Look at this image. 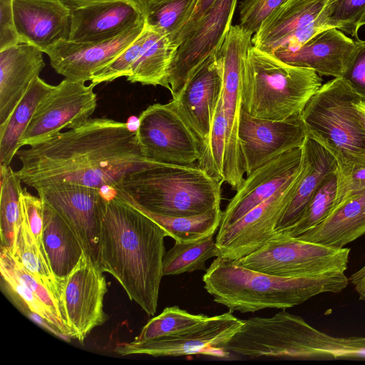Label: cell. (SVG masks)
<instances>
[{"label": "cell", "mask_w": 365, "mask_h": 365, "mask_svg": "<svg viewBox=\"0 0 365 365\" xmlns=\"http://www.w3.org/2000/svg\"><path fill=\"white\" fill-rule=\"evenodd\" d=\"M16 155L17 175L33 188L71 183L109 189L129 173L161 163L145 156L136 130L107 118H90Z\"/></svg>", "instance_id": "6da1fadb"}, {"label": "cell", "mask_w": 365, "mask_h": 365, "mask_svg": "<svg viewBox=\"0 0 365 365\" xmlns=\"http://www.w3.org/2000/svg\"><path fill=\"white\" fill-rule=\"evenodd\" d=\"M165 237L158 224L130 203L116 195L108 200L98 267L115 277L130 300L148 316L158 308Z\"/></svg>", "instance_id": "7a4b0ae2"}, {"label": "cell", "mask_w": 365, "mask_h": 365, "mask_svg": "<svg viewBox=\"0 0 365 365\" xmlns=\"http://www.w3.org/2000/svg\"><path fill=\"white\" fill-rule=\"evenodd\" d=\"M202 281L216 303L231 312L241 313L291 308L322 293L341 292L349 282L344 272L283 277L252 270L220 257L206 269Z\"/></svg>", "instance_id": "3957f363"}, {"label": "cell", "mask_w": 365, "mask_h": 365, "mask_svg": "<svg viewBox=\"0 0 365 365\" xmlns=\"http://www.w3.org/2000/svg\"><path fill=\"white\" fill-rule=\"evenodd\" d=\"M222 184L195 163H159L128 174L113 188L120 198L152 212L188 217L220 207Z\"/></svg>", "instance_id": "277c9868"}, {"label": "cell", "mask_w": 365, "mask_h": 365, "mask_svg": "<svg viewBox=\"0 0 365 365\" xmlns=\"http://www.w3.org/2000/svg\"><path fill=\"white\" fill-rule=\"evenodd\" d=\"M322 82L314 71L252 46L244 64L242 108L256 118L285 120L300 115Z\"/></svg>", "instance_id": "5b68a950"}, {"label": "cell", "mask_w": 365, "mask_h": 365, "mask_svg": "<svg viewBox=\"0 0 365 365\" xmlns=\"http://www.w3.org/2000/svg\"><path fill=\"white\" fill-rule=\"evenodd\" d=\"M360 101L341 77L334 78L322 85L300 113L307 136L334 157L340 173L365 165V131L356 109Z\"/></svg>", "instance_id": "8992f818"}, {"label": "cell", "mask_w": 365, "mask_h": 365, "mask_svg": "<svg viewBox=\"0 0 365 365\" xmlns=\"http://www.w3.org/2000/svg\"><path fill=\"white\" fill-rule=\"evenodd\" d=\"M350 248H336L275 231L263 246L237 260V265L283 277H310L344 272Z\"/></svg>", "instance_id": "52a82bcc"}, {"label": "cell", "mask_w": 365, "mask_h": 365, "mask_svg": "<svg viewBox=\"0 0 365 365\" xmlns=\"http://www.w3.org/2000/svg\"><path fill=\"white\" fill-rule=\"evenodd\" d=\"M252 34L240 24L232 25L218 51L223 66L222 107L226 120L223 181L237 190L244 179L238 130L242 111V86L245 61L252 46Z\"/></svg>", "instance_id": "ba28073f"}, {"label": "cell", "mask_w": 365, "mask_h": 365, "mask_svg": "<svg viewBox=\"0 0 365 365\" xmlns=\"http://www.w3.org/2000/svg\"><path fill=\"white\" fill-rule=\"evenodd\" d=\"M227 312L175 333L144 341L118 343L114 351L121 356L145 354L154 357L206 354L226 357L223 347L241 328L244 320Z\"/></svg>", "instance_id": "9c48e42d"}, {"label": "cell", "mask_w": 365, "mask_h": 365, "mask_svg": "<svg viewBox=\"0 0 365 365\" xmlns=\"http://www.w3.org/2000/svg\"><path fill=\"white\" fill-rule=\"evenodd\" d=\"M136 129L145 156L153 161L180 165L197 162L202 146L173 103H154L138 118Z\"/></svg>", "instance_id": "30bf717a"}, {"label": "cell", "mask_w": 365, "mask_h": 365, "mask_svg": "<svg viewBox=\"0 0 365 365\" xmlns=\"http://www.w3.org/2000/svg\"><path fill=\"white\" fill-rule=\"evenodd\" d=\"M35 189L66 222L85 255L98 267L101 223L108 201L101 190L71 183L49 184Z\"/></svg>", "instance_id": "8fae6325"}, {"label": "cell", "mask_w": 365, "mask_h": 365, "mask_svg": "<svg viewBox=\"0 0 365 365\" xmlns=\"http://www.w3.org/2000/svg\"><path fill=\"white\" fill-rule=\"evenodd\" d=\"M65 78L37 107L24 132L20 148L33 146L56 136L64 128H73L93 113L97 96L93 83Z\"/></svg>", "instance_id": "7c38bea8"}, {"label": "cell", "mask_w": 365, "mask_h": 365, "mask_svg": "<svg viewBox=\"0 0 365 365\" xmlns=\"http://www.w3.org/2000/svg\"><path fill=\"white\" fill-rule=\"evenodd\" d=\"M108 286L103 272L83 254L63 281L59 306L71 336L83 343L91 331L108 319L103 301Z\"/></svg>", "instance_id": "4fadbf2b"}, {"label": "cell", "mask_w": 365, "mask_h": 365, "mask_svg": "<svg viewBox=\"0 0 365 365\" xmlns=\"http://www.w3.org/2000/svg\"><path fill=\"white\" fill-rule=\"evenodd\" d=\"M307 137L300 115L282 120L256 118L242 108L238 138L247 175L279 155L302 146Z\"/></svg>", "instance_id": "5bb4252c"}, {"label": "cell", "mask_w": 365, "mask_h": 365, "mask_svg": "<svg viewBox=\"0 0 365 365\" xmlns=\"http://www.w3.org/2000/svg\"><path fill=\"white\" fill-rule=\"evenodd\" d=\"M297 175L240 219L218 230L215 238L218 257L237 260L264 245L292 200Z\"/></svg>", "instance_id": "9a60e30c"}, {"label": "cell", "mask_w": 365, "mask_h": 365, "mask_svg": "<svg viewBox=\"0 0 365 365\" xmlns=\"http://www.w3.org/2000/svg\"><path fill=\"white\" fill-rule=\"evenodd\" d=\"M237 3V0H217L177 47L168 74L172 96L205 60L218 53L232 26Z\"/></svg>", "instance_id": "2e32d148"}, {"label": "cell", "mask_w": 365, "mask_h": 365, "mask_svg": "<svg viewBox=\"0 0 365 365\" xmlns=\"http://www.w3.org/2000/svg\"><path fill=\"white\" fill-rule=\"evenodd\" d=\"M71 14L68 41L101 42L145 22L138 0H64Z\"/></svg>", "instance_id": "e0dca14e"}, {"label": "cell", "mask_w": 365, "mask_h": 365, "mask_svg": "<svg viewBox=\"0 0 365 365\" xmlns=\"http://www.w3.org/2000/svg\"><path fill=\"white\" fill-rule=\"evenodd\" d=\"M222 88L223 66L217 53L192 73L170 101L198 138L202 155L208 143Z\"/></svg>", "instance_id": "ac0fdd59"}, {"label": "cell", "mask_w": 365, "mask_h": 365, "mask_svg": "<svg viewBox=\"0 0 365 365\" xmlns=\"http://www.w3.org/2000/svg\"><path fill=\"white\" fill-rule=\"evenodd\" d=\"M145 22L105 41H61L46 51L54 71L68 80L86 82L115 58L143 31Z\"/></svg>", "instance_id": "d6986e66"}, {"label": "cell", "mask_w": 365, "mask_h": 365, "mask_svg": "<svg viewBox=\"0 0 365 365\" xmlns=\"http://www.w3.org/2000/svg\"><path fill=\"white\" fill-rule=\"evenodd\" d=\"M302 147L288 151L247 175L222 211L218 230L234 223L292 181L302 165Z\"/></svg>", "instance_id": "ffe728a7"}, {"label": "cell", "mask_w": 365, "mask_h": 365, "mask_svg": "<svg viewBox=\"0 0 365 365\" xmlns=\"http://www.w3.org/2000/svg\"><path fill=\"white\" fill-rule=\"evenodd\" d=\"M14 24L23 43L42 52L70 36L71 18L64 0H13Z\"/></svg>", "instance_id": "44dd1931"}, {"label": "cell", "mask_w": 365, "mask_h": 365, "mask_svg": "<svg viewBox=\"0 0 365 365\" xmlns=\"http://www.w3.org/2000/svg\"><path fill=\"white\" fill-rule=\"evenodd\" d=\"M355 48V41L336 29H324L293 51H276L281 61L309 68L320 76L341 77Z\"/></svg>", "instance_id": "7402d4cb"}, {"label": "cell", "mask_w": 365, "mask_h": 365, "mask_svg": "<svg viewBox=\"0 0 365 365\" xmlns=\"http://www.w3.org/2000/svg\"><path fill=\"white\" fill-rule=\"evenodd\" d=\"M38 48L19 43L0 51V124L10 115L45 66Z\"/></svg>", "instance_id": "603a6c76"}, {"label": "cell", "mask_w": 365, "mask_h": 365, "mask_svg": "<svg viewBox=\"0 0 365 365\" xmlns=\"http://www.w3.org/2000/svg\"><path fill=\"white\" fill-rule=\"evenodd\" d=\"M302 165L293 196L276 226L283 231L301 217L317 190L330 173L338 168L334 157L314 140L306 137L302 146Z\"/></svg>", "instance_id": "cb8c5ba5"}, {"label": "cell", "mask_w": 365, "mask_h": 365, "mask_svg": "<svg viewBox=\"0 0 365 365\" xmlns=\"http://www.w3.org/2000/svg\"><path fill=\"white\" fill-rule=\"evenodd\" d=\"M328 0H289L264 21L252 38V46L274 53L289 37L315 21Z\"/></svg>", "instance_id": "d4e9b609"}, {"label": "cell", "mask_w": 365, "mask_h": 365, "mask_svg": "<svg viewBox=\"0 0 365 365\" xmlns=\"http://www.w3.org/2000/svg\"><path fill=\"white\" fill-rule=\"evenodd\" d=\"M364 234L365 188L345 199L321 224L297 238L343 248Z\"/></svg>", "instance_id": "484cf974"}, {"label": "cell", "mask_w": 365, "mask_h": 365, "mask_svg": "<svg viewBox=\"0 0 365 365\" xmlns=\"http://www.w3.org/2000/svg\"><path fill=\"white\" fill-rule=\"evenodd\" d=\"M43 243L53 274L63 282L77 265L84 252L68 226L45 202Z\"/></svg>", "instance_id": "4316f807"}, {"label": "cell", "mask_w": 365, "mask_h": 365, "mask_svg": "<svg viewBox=\"0 0 365 365\" xmlns=\"http://www.w3.org/2000/svg\"><path fill=\"white\" fill-rule=\"evenodd\" d=\"M55 88L39 76L30 84L9 118L0 124V165H10L20 140L42 100Z\"/></svg>", "instance_id": "83f0119b"}, {"label": "cell", "mask_w": 365, "mask_h": 365, "mask_svg": "<svg viewBox=\"0 0 365 365\" xmlns=\"http://www.w3.org/2000/svg\"><path fill=\"white\" fill-rule=\"evenodd\" d=\"M146 26L145 41L127 80L132 83L161 86L169 90L168 74L176 48L165 34Z\"/></svg>", "instance_id": "f1b7e54d"}, {"label": "cell", "mask_w": 365, "mask_h": 365, "mask_svg": "<svg viewBox=\"0 0 365 365\" xmlns=\"http://www.w3.org/2000/svg\"><path fill=\"white\" fill-rule=\"evenodd\" d=\"M129 203L154 220L165 231L168 237L179 243L192 242L214 235L222 216L220 207L192 216L173 217L152 212Z\"/></svg>", "instance_id": "f546056e"}, {"label": "cell", "mask_w": 365, "mask_h": 365, "mask_svg": "<svg viewBox=\"0 0 365 365\" xmlns=\"http://www.w3.org/2000/svg\"><path fill=\"white\" fill-rule=\"evenodd\" d=\"M10 252L49 289L59 304L63 282L59 281L53 274L48 259L38 247L22 212L15 246Z\"/></svg>", "instance_id": "4dcf8cb0"}, {"label": "cell", "mask_w": 365, "mask_h": 365, "mask_svg": "<svg viewBox=\"0 0 365 365\" xmlns=\"http://www.w3.org/2000/svg\"><path fill=\"white\" fill-rule=\"evenodd\" d=\"M21 180L10 165H0L1 247L13 251L21 220Z\"/></svg>", "instance_id": "1f68e13d"}, {"label": "cell", "mask_w": 365, "mask_h": 365, "mask_svg": "<svg viewBox=\"0 0 365 365\" xmlns=\"http://www.w3.org/2000/svg\"><path fill=\"white\" fill-rule=\"evenodd\" d=\"M197 1L145 0L140 3L146 24L165 34L174 46L179 33L190 18Z\"/></svg>", "instance_id": "d6a6232c"}, {"label": "cell", "mask_w": 365, "mask_h": 365, "mask_svg": "<svg viewBox=\"0 0 365 365\" xmlns=\"http://www.w3.org/2000/svg\"><path fill=\"white\" fill-rule=\"evenodd\" d=\"M213 257H218L213 235L192 242H175L163 256V276L206 271L205 262Z\"/></svg>", "instance_id": "836d02e7"}, {"label": "cell", "mask_w": 365, "mask_h": 365, "mask_svg": "<svg viewBox=\"0 0 365 365\" xmlns=\"http://www.w3.org/2000/svg\"><path fill=\"white\" fill-rule=\"evenodd\" d=\"M338 168L324 179L299 220L283 231L297 237L327 219L335 207Z\"/></svg>", "instance_id": "e575fe53"}, {"label": "cell", "mask_w": 365, "mask_h": 365, "mask_svg": "<svg viewBox=\"0 0 365 365\" xmlns=\"http://www.w3.org/2000/svg\"><path fill=\"white\" fill-rule=\"evenodd\" d=\"M318 19L325 29L336 28L358 39L365 25V0H328Z\"/></svg>", "instance_id": "d590c367"}, {"label": "cell", "mask_w": 365, "mask_h": 365, "mask_svg": "<svg viewBox=\"0 0 365 365\" xmlns=\"http://www.w3.org/2000/svg\"><path fill=\"white\" fill-rule=\"evenodd\" d=\"M209 316L203 314H192L178 306L165 307L158 316L150 319L135 338L137 341L155 339L195 325Z\"/></svg>", "instance_id": "8d00e7d4"}, {"label": "cell", "mask_w": 365, "mask_h": 365, "mask_svg": "<svg viewBox=\"0 0 365 365\" xmlns=\"http://www.w3.org/2000/svg\"><path fill=\"white\" fill-rule=\"evenodd\" d=\"M226 140V120L222 96L214 115L209 140L197 165L216 180L223 183V162Z\"/></svg>", "instance_id": "74e56055"}, {"label": "cell", "mask_w": 365, "mask_h": 365, "mask_svg": "<svg viewBox=\"0 0 365 365\" xmlns=\"http://www.w3.org/2000/svg\"><path fill=\"white\" fill-rule=\"evenodd\" d=\"M148 34L146 24L140 34L126 47L115 58L96 72L91 78L94 86L111 82L120 77H127L131 68L138 58Z\"/></svg>", "instance_id": "f35d334b"}, {"label": "cell", "mask_w": 365, "mask_h": 365, "mask_svg": "<svg viewBox=\"0 0 365 365\" xmlns=\"http://www.w3.org/2000/svg\"><path fill=\"white\" fill-rule=\"evenodd\" d=\"M289 0H244L240 6V26L253 34L264 21Z\"/></svg>", "instance_id": "ab89813d"}, {"label": "cell", "mask_w": 365, "mask_h": 365, "mask_svg": "<svg viewBox=\"0 0 365 365\" xmlns=\"http://www.w3.org/2000/svg\"><path fill=\"white\" fill-rule=\"evenodd\" d=\"M20 202L21 212L29 223L36 242L46 257L43 243L44 202L38 195H33L26 187L21 192Z\"/></svg>", "instance_id": "60d3db41"}, {"label": "cell", "mask_w": 365, "mask_h": 365, "mask_svg": "<svg viewBox=\"0 0 365 365\" xmlns=\"http://www.w3.org/2000/svg\"><path fill=\"white\" fill-rule=\"evenodd\" d=\"M341 78L365 102V41H355L354 51Z\"/></svg>", "instance_id": "b9f144b4"}, {"label": "cell", "mask_w": 365, "mask_h": 365, "mask_svg": "<svg viewBox=\"0 0 365 365\" xmlns=\"http://www.w3.org/2000/svg\"><path fill=\"white\" fill-rule=\"evenodd\" d=\"M364 188H365V165L354 166L342 173L338 171L335 207Z\"/></svg>", "instance_id": "7bdbcfd3"}, {"label": "cell", "mask_w": 365, "mask_h": 365, "mask_svg": "<svg viewBox=\"0 0 365 365\" xmlns=\"http://www.w3.org/2000/svg\"><path fill=\"white\" fill-rule=\"evenodd\" d=\"M13 0H0V51L22 43L16 31Z\"/></svg>", "instance_id": "ee69618b"}, {"label": "cell", "mask_w": 365, "mask_h": 365, "mask_svg": "<svg viewBox=\"0 0 365 365\" xmlns=\"http://www.w3.org/2000/svg\"><path fill=\"white\" fill-rule=\"evenodd\" d=\"M217 0H198L195 9L187 23L179 33L174 46L177 47L187 37V36L196 28L197 24L203 19L205 15L214 6Z\"/></svg>", "instance_id": "f6af8a7d"}, {"label": "cell", "mask_w": 365, "mask_h": 365, "mask_svg": "<svg viewBox=\"0 0 365 365\" xmlns=\"http://www.w3.org/2000/svg\"><path fill=\"white\" fill-rule=\"evenodd\" d=\"M349 281L354 285L359 299L365 301V265L353 273L349 277Z\"/></svg>", "instance_id": "bcb514c9"}, {"label": "cell", "mask_w": 365, "mask_h": 365, "mask_svg": "<svg viewBox=\"0 0 365 365\" xmlns=\"http://www.w3.org/2000/svg\"><path fill=\"white\" fill-rule=\"evenodd\" d=\"M356 109L361 125L365 131V102L363 101L358 102L356 105Z\"/></svg>", "instance_id": "7dc6e473"}]
</instances>
